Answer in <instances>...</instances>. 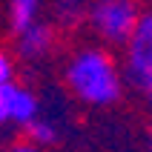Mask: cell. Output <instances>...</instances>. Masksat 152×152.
Listing matches in <instances>:
<instances>
[{"label":"cell","mask_w":152,"mask_h":152,"mask_svg":"<svg viewBox=\"0 0 152 152\" xmlns=\"http://www.w3.org/2000/svg\"><path fill=\"white\" fill-rule=\"evenodd\" d=\"M144 101H146V109H149V115H152V95H149V98H144Z\"/></svg>","instance_id":"cell-12"},{"label":"cell","mask_w":152,"mask_h":152,"mask_svg":"<svg viewBox=\"0 0 152 152\" xmlns=\"http://www.w3.org/2000/svg\"><path fill=\"white\" fill-rule=\"evenodd\" d=\"M66 89L83 106L106 109L121 101L124 95V72L118 58L103 46H83L66 60L63 69Z\"/></svg>","instance_id":"cell-1"},{"label":"cell","mask_w":152,"mask_h":152,"mask_svg":"<svg viewBox=\"0 0 152 152\" xmlns=\"http://www.w3.org/2000/svg\"><path fill=\"white\" fill-rule=\"evenodd\" d=\"M138 0H92L86 9V23L106 46H126L141 23Z\"/></svg>","instance_id":"cell-2"},{"label":"cell","mask_w":152,"mask_h":152,"mask_svg":"<svg viewBox=\"0 0 152 152\" xmlns=\"http://www.w3.org/2000/svg\"><path fill=\"white\" fill-rule=\"evenodd\" d=\"M15 80V60H12V55H6V52H0V86H6Z\"/></svg>","instance_id":"cell-9"},{"label":"cell","mask_w":152,"mask_h":152,"mask_svg":"<svg viewBox=\"0 0 152 152\" xmlns=\"http://www.w3.org/2000/svg\"><path fill=\"white\" fill-rule=\"evenodd\" d=\"M121 72H124V83L132 86L141 98L152 95V12L141 15L135 34L126 43Z\"/></svg>","instance_id":"cell-3"},{"label":"cell","mask_w":152,"mask_h":152,"mask_svg":"<svg viewBox=\"0 0 152 152\" xmlns=\"http://www.w3.org/2000/svg\"><path fill=\"white\" fill-rule=\"evenodd\" d=\"M92 0H52V12L60 26H77L86 20V9Z\"/></svg>","instance_id":"cell-8"},{"label":"cell","mask_w":152,"mask_h":152,"mask_svg":"<svg viewBox=\"0 0 152 152\" xmlns=\"http://www.w3.org/2000/svg\"><path fill=\"white\" fill-rule=\"evenodd\" d=\"M9 152H43V149H37V146H32V144H15Z\"/></svg>","instance_id":"cell-10"},{"label":"cell","mask_w":152,"mask_h":152,"mask_svg":"<svg viewBox=\"0 0 152 152\" xmlns=\"http://www.w3.org/2000/svg\"><path fill=\"white\" fill-rule=\"evenodd\" d=\"M26 132V144H32L37 146V149H46V146H55L60 141V126H58V121H52L46 118V115H37V118H32L29 124L23 126Z\"/></svg>","instance_id":"cell-7"},{"label":"cell","mask_w":152,"mask_h":152,"mask_svg":"<svg viewBox=\"0 0 152 152\" xmlns=\"http://www.w3.org/2000/svg\"><path fill=\"white\" fill-rule=\"evenodd\" d=\"M37 115H40V101L29 86L17 80L0 86V126H26Z\"/></svg>","instance_id":"cell-4"},{"label":"cell","mask_w":152,"mask_h":152,"mask_svg":"<svg viewBox=\"0 0 152 152\" xmlns=\"http://www.w3.org/2000/svg\"><path fill=\"white\" fill-rule=\"evenodd\" d=\"M43 6L46 0H9V26L12 32H23L37 20H43Z\"/></svg>","instance_id":"cell-6"},{"label":"cell","mask_w":152,"mask_h":152,"mask_svg":"<svg viewBox=\"0 0 152 152\" xmlns=\"http://www.w3.org/2000/svg\"><path fill=\"white\" fill-rule=\"evenodd\" d=\"M55 40H58L55 26L46 23V20H37L34 26L15 34V52L26 63H37V60L49 58V52L55 49Z\"/></svg>","instance_id":"cell-5"},{"label":"cell","mask_w":152,"mask_h":152,"mask_svg":"<svg viewBox=\"0 0 152 152\" xmlns=\"http://www.w3.org/2000/svg\"><path fill=\"white\" fill-rule=\"evenodd\" d=\"M146 152H152V126H149V132H146Z\"/></svg>","instance_id":"cell-11"}]
</instances>
